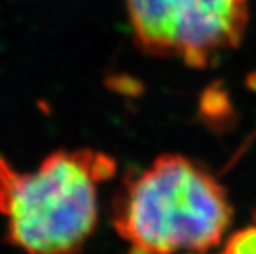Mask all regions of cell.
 Listing matches in <instances>:
<instances>
[{"mask_svg": "<svg viewBox=\"0 0 256 254\" xmlns=\"http://www.w3.org/2000/svg\"><path fill=\"white\" fill-rule=\"evenodd\" d=\"M226 189L201 164L166 153L129 172L114 198L112 221L128 254L204 253L216 247L232 221Z\"/></svg>", "mask_w": 256, "mask_h": 254, "instance_id": "6da1fadb", "label": "cell"}, {"mask_svg": "<svg viewBox=\"0 0 256 254\" xmlns=\"http://www.w3.org/2000/svg\"><path fill=\"white\" fill-rule=\"evenodd\" d=\"M117 163L92 149L57 150L32 172L0 156L6 241L26 254H78L98 222L100 186Z\"/></svg>", "mask_w": 256, "mask_h": 254, "instance_id": "7a4b0ae2", "label": "cell"}, {"mask_svg": "<svg viewBox=\"0 0 256 254\" xmlns=\"http://www.w3.org/2000/svg\"><path fill=\"white\" fill-rule=\"evenodd\" d=\"M132 35L143 52L204 67L241 43L247 0H124Z\"/></svg>", "mask_w": 256, "mask_h": 254, "instance_id": "3957f363", "label": "cell"}, {"mask_svg": "<svg viewBox=\"0 0 256 254\" xmlns=\"http://www.w3.org/2000/svg\"><path fill=\"white\" fill-rule=\"evenodd\" d=\"M226 254H256V213L253 224L232 235L226 244Z\"/></svg>", "mask_w": 256, "mask_h": 254, "instance_id": "277c9868", "label": "cell"}, {"mask_svg": "<svg viewBox=\"0 0 256 254\" xmlns=\"http://www.w3.org/2000/svg\"><path fill=\"white\" fill-rule=\"evenodd\" d=\"M221 254H226V253H224V251H222V253H221Z\"/></svg>", "mask_w": 256, "mask_h": 254, "instance_id": "5b68a950", "label": "cell"}, {"mask_svg": "<svg viewBox=\"0 0 256 254\" xmlns=\"http://www.w3.org/2000/svg\"><path fill=\"white\" fill-rule=\"evenodd\" d=\"M190 254H194V253H190Z\"/></svg>", "mask_w": 256, "mask_h": 254, "instance_id": "8992f818", "label": "cell"}]
</instances>
